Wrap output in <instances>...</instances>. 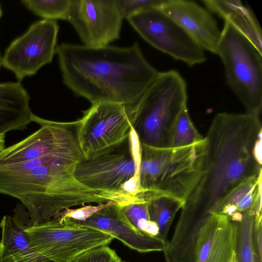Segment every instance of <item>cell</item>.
Returning <instances> with one entry per match:
<instances>
[{"mask_svg": "<svg viewBox=\"0 0 262 262\" xmlns=\"http://www.w3.org/2000/svg\"><path fill=\"white\" fill-rule=\"evenodd\" d=\"M108 202L101 203L97 206L90 205L74 209H67L60 213L54 219L67 217L77 221H83L95 212L106 206Z\"/></svg>", "mask_w": 262, "mask_h": 262, "instance_id": "obj_26", "label": "cell"}, {"mask_svg": "<svg viewBox=\"0 0 262 262\" xmlns=\"http://www.w3.org/2000/svg\"><path fill=\"white\" fill-rule=\"evenodd\" d=\"M2 9H1V5H0V18L2 15ZM1 64V57H0V66Z\"/></svg>", "mask_w": 262, "mask_h": 262, "instance_id": "obj_29", "label": "cell"}, {"mask_svg": "<svg viewBox=\"0 0 262 262\" xmlns=\"http://www.w3.org/2000/svg\"><path fill=\"white\" fill-rule=\"evenodd\" d=\"M78 225L92 228L111 235L125 246L140 253L163 251L166 243L131 225L122 214L120 205L113 201L83 221L58 219Z\"/></svg>", "mask_w": 262, "mask_h": 262, "instance_id": "obj_14", "label": "cell"}, {"mask_svg": "<svg viewBox=\"0 0 262 262\" xmlns=\"http://www.w3.org/2000/svg\"><path fill=\"white\" fill-rule=\"evenodd\" d=\"M229 262H237L235 251L232 252Z\"/></svg>", "mask_w": 262, "mask_h": 262, "instance_id": "obj_28", "label": "cell"}, {"mask_svg": "<svg viewBox=\"0 0 262 262\" xmlns=\"http://www.w3.org/2000/svg\"><path fill=\"white\" fill-rule=\"evenodd\" d=\"M134 105L112 102L92 104L78 120V140L85 159L115 146L129 136Z\"/></svg>", "mask_w": 262, "mask_h": 262, "instance_id": "obj_9", "label": "cell"}, {"mask_svg": "<svg viewBox=\"0 0 262 262\" xmlns=\"http://www.w3.org/2000/svg\"><path fill=\"white\" fill-rule=\"evenodd\" d=\"M122 262H129V261H122Z\"/></svg>", "mask_w": 262, "mask_h": 262, "instance_id": "obj_31", "label": "cell"}, {"mask_svg": "<svg viewBox=\"0 0 262 262\" xmlns=\"http://www.w3.org/2000/svg\"><path fill=\"white\" fill-rule=\"evenodd\" d=\"M205 145L204 138L182 147L159 148L140 144L139 194L149 192L184 202L200 177Z\"/></svg>", "mask_w": 262, "mask_h": 262, "instance_id": "obj_4", "label": "cell"}, {"mask_svg": "<svg viewBox=\"0 0 262 262\" xmlns=\"http://www.w3.org/2000/svg\"><path fill=\"white\" fill-rule=\"evenodd\" d=\"M25 231L36 252L56 262H68L85 251L107 246L114 239L100 230L55 219L31 224Z\"/></svg>", "mask_w": 262, "mask_h": 262, "instance_id": "obj_8", "label": "cell"}, {"mask_svg": "<svg viewBox=\"0 0 262 262\" xmlns=\"http://www.w3.org/2000/svg\"><path fill=\"white\" fill-rule=\"evenodd\" d=\"M77 137L39 158L0 166V193L19 200L31 224L54 219L73 207L119 202L117 194L90 189L75 179L76 165L85 158Z\"/></svg>", "mask_w": 262, "mask_h": 262, "instance_id": "obj_1", "label": "cell"}, {"mask_svg": "<svg viewBox=\"0 0 262 262\" xmlns=\"http://www.w3.org/2000/svg\"><path fill=\"white\" fill-rule=\"evenodd\" d=\"M143 199L147 202L150 220L158 225L159 237L166 244L174 218L184 202L170 196L149 192L144 193Z\"/></svg>", "mask_w": 262, "mask_h": 262, "instance_id": "obj_19", "label": "cell"}, {"mask_svg": "<svg viewBox=\"0 0 262 262\" xmlns=\"http://www.w3.org/2000/svg\"><path fill=\"white\" fill-rule=\"evenodd\" d=\"M165 0H118L123 18L154 7H160Z\"/></svg>", "mask_w": 262, "mask_h": 262, "instance_id": "obj_25", "label": "cell"}, {"mask_svg": "<svg viewBox=\"0 0 262 262\" xmlns=\"http://www.w3.org/2000/svg\"><path fill=\"white\" fill-rule=\"evenodd\" d=\"M44 262H56V261H52V260L48 259Z\"/></svg>", "mask_w": 262, "mask_h": 262, "instance_id": "obj_30", "label": "cell"}, {"mask_svg": "<svg viewBox=\"0 0 262 262\" xmlns=\"http://www.w3.org/2000/svg\"><path fill=\"white\" fill-rule=\"evenodd\" d=\"M5 148V135L0 134V152Z\"/></svg>", "mask_w": 262, "mask_h": 262, "instance_id": "obj_27", "label": "cell"}, {"mask_svg": "<svg viewBox=\"0 0 262 262\" xmlns=\"http://www.w3.org/2000/svg\"><path fill=\"white\" fill-rule=\"evenodd\" d=\"M204 138L192 122L187 106H185L179 114L173 126L169 147L192 145L202 141Z\"/></svg>", "mask_w": 262, "mask_h": 262, "instance_id": "obj_21", "label": "cell"}, {"mask_svg": "<svg viewBox=\"0 0 262 262\" xmlns=\"http://www.w3.org/2000/svg\"><path fill=\"white\" fill-rule=\"evenodd\" d=\"M123 18L118 0H71L67 20L84 46L99 47L119 38Z\"/></svg>", "mask_w": 262, "mask_h": 262, "instance_id": "obj_12", "label": "cell"}, {"mask_svg": "<svg viewBox=\"0 0 262 262\" xmlns=\"http://www.w3.org/2000/svg\"><path fill=\"white\" fill-rule=\"evenodd\" d=\"M160 9L204 51L215 54L221 31L211 13L194 1L165 0Z\"/></svg>", "mask_w": 262, "mask_h": 262, "instance_id": "obj_15", "label": "cell"}, {"mask_svg": "<svg viewBox=\"0 0 262 262\" xmlns=\"http://www.w3.org/2000/svg\"><path fill=\"white\" fill-rule=\"evenodd\" d=\"M56 53L64 85L92 104L135 105L159 73L137 42L126 47L62 43Z\"/></svg>", "mask_w": 262, "mask_h": 262, "instance_id": "obj_2", "label": "cell"}, {"mask_svg": "<svg viewBox=\"0 0 262 262\" xmlns=\"http://www.w3.org/2000/svg\"><path fill=\"white\" fill-rule=\"evenodd\" d=\"M160 7L140 11L126 19L146 42L174 59L190 67L205 61L204 50Z\"/></svg>", "mask_w": 262, "mask_h": 262, "instance_id": "obj_10", "label": "cell"}, {"mask_svg": "<svg viewBox=\"0 0 262 262\" xmlns=\"http://www.w3.org/2000/svg\"><path fill=\"white\" fill-rule=\"evenodd\" d=\"M32 122L40 126L35 132L0 152V166L33 160L61 148L78 136V120L61 122L41 118L34 114Z\"/></svg>", "mask_w": 262, "mask_h": 262, "instance_id": "obj_13", "label": "cell"}, {"mask_svg": "<svg viewBox=\"0 0 262 262\" xmlns=\"http://www.w3.org/2000/svg\"><path fill=\"white\" fill-rule=\"evenodd\" d=\"M187 100L181 75L173 70L159 72L134 106L132 126L140 143L169 147L173 126Z\"/></svg>", "mask_w": 262, "mask_h": 262, "instance_id": "obj_5", "label": "cell"}, {"mask_svg": "<svg viewBox=\"0 0 262 262\" xmlns=\"http://www.w3.org/2000/svg\"><path fill=\"white\" fill-rule=\"evenodd\" d=\"M215 54L223 62L228 86L246 113L259 116L262 107V53L225 20Z\"/></svg>", "mask_w": 262, "mask_h": 262, "instance_id": "obj_6", "label": "cell"}, {"mask_svg": "<svg viewBox=\"0 0 262 262\" xmlns=\"http://www.w3.org/2000/svg\"><path fill=\"white\" fill-rule=\"evenodd\" d=\"M120 210L126 220L134 227L150 235L158 238L159 237L158 225L150 220L147 202L132 203L120 206Z\"/></svg>", "mask_w": 262, "mask_h": 262, "instance_id": "obj_22", "label": "cell"}, {"mask_svg": "<svg viewBox=\"0 0 262 262\" xmlns=\"http://www.w3.org/2000/svg\"><path fill=\"white\" fill-rule=\"evenodd\" d=\"M0 262H44L32 247L25 231L26 227L16 216H4L1 221Z\"/></svg>", "mask_w": 262, "mask_h": 262, "instance_id": "obj_17", "label": "cell"}, {"mask_svg": "<svg viewBox=\"0 0 262 262\" xmlns=\"http://www.w3.org/2000/svg\"><path fill=\"white\" fill-rule=\"evenodd\" d=\"M202 2L210 11L229 22L262 53L261 29L249 7L240 1L204 0Z\"/></svg>", "mask_w": 262, "mask_h": 262, "instance_id": "obj_18", "label": "cell"}, {"mask_svg": "<svg viewBox=\"0 0 262 262\" xmlns=\"http://www.w3.org/2000/svg\"><path fill=\"white\" fill-rule=\"evenodd\" d=\"M68 262H122L116 252L107 246L85 251Z\"/></svg>", "mask_w": 262, "mask_h": 262, "instance_id": "obj_24", "label": "cell"}, {"mask_svg": "<svg viewBox=\"0 0 262 262\" xmlns=\"http://www.w3.org/2000/svg\"><path fill=\"white\" fill-rule=\"evenodd\" d=\"M58 30L55 20L43 19L33 24L10 43L1 64L12 72L19 82L35 74L51 62L56 53Z\"/></svg>", "mask_w": 262, "mask_h": 262, "instance_id": "obj_11", "label": "cell"}, {"mask_svg": "<svg viewBox=\"0 0 262 262\" xmlns=\"http://www.w3.org/2000/svg\"><path fill=\"white\" fill-rule=\"evenodd\" d=\"M163 252L166 262H229L235 250L236 228L225 215L181 209Z\"/></svg>", "mask_w": 262, "mask_h": 262, "instance_id": "obj_3", "label": "cell"}, {"mask_svg": "<svg viewBox=\"0 0 262 262\" xmlns=\"http://www.w3.org/2000/svg\"><path fill=\"white\" fill-rule=\"evenodd\" d=\"M255 219L249 211L243 214L241 222H233L236 228L235 252L237 262H262V255L257 252L253 242Z\"/></svg>", "mask_w": 262, "mask_h": 262, "instance_id": "obj_20", "label": "cell"}, {"mask_svg": "<svg viewBox=\"0 0 262 262\" xmlns=\"http://www.w3.org/2000/svg\"><path fill=\"white\" fill-rule=\"evenodd\" d=\"M29 11L44 19H68L71 0H23Z\"/></svg>", "mask_w": 262, "mask_h": 262, "instance_id": "obj_23", "label": "cell"}, {"mask_svg": "<svg viewBox=\"0 0 262 262\" xmlns=\"http://www.w3.org/2000/svg\"><path fill=\"white\" fill-rule=\"evenodd\" d=\"M30 96L20 82H0V134L26 129L32 122Z\"/></svg>", "mask_w": 262, "mask_h": 262, "instance_id": "obj_16", "label": "cell"}, {"mask_svg": "<svg viewBox=\"0 0 262 262\" xmlns=\"http://www.w3.org/2000/svg\"><path fill=\"white\" fill-rule=\"evenodd\" d=\"M140 143L132 129L126 140L89 158L76 166V180L86 187L133 199L123 190L133 179L139 181Z\"/></svg>", "mask_w": 262, "mask_h": 262, "instance_id": "obj_7", "label": "cell"}]
</instances>
